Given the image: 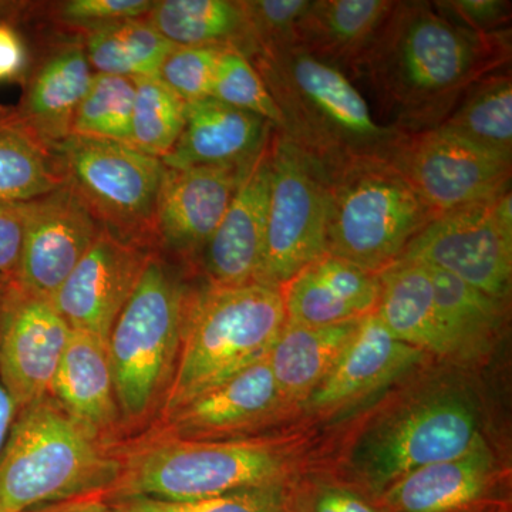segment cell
Listing matches in <instances>:
<instances>
[{
	"mask_svg": "<svg viewBox=\"0 0 512 512\" xmlns=\"http://www.w3.org/2000/svg\"><path fill=\"white\" fill-rule=\"evenodd\" d=\"M485 443L473 394L439 384L404 400L363 431L350 451L346 481L379 498L414 470L463 456Z\"/></svg>",
	"mask_w": 512,
	"mask_h": 512,
	"instance_id": "obj_5",
	"label": "cell"
},
{
	"mask_svg": "<svg viewBox=\"0 0 512 512\" xmlns=\"http://www.w3.org/2000/svg\"><path fill=\"white\" fill-rule=\"evenodd\" d=\"M110 503L116 505L120 512H140L133 510V508L127 507V505L119 503V501H110Z\"/></svg>",
	"mask_w": 512,
	"mask_h": 512,
	"instance_id": "obj_48",
	"label": "cell"
},
{
	"mask_svg": "<svg viewBox=\"0 0 512 512\" xmlns=\"http://www.w3.org/2000/svg\"><path fill=\"white\" fill-rule=\"evenodd\" d=\"M286 323L281 288L210 285L188 295L183 340L165 413L268 357Z\"/></svg>",
	"mask_w": 512,
	"mask_h": 512,
	"instance_id": "obj_4",
	"label": "cell"
},
{
	"mask_svg": "<svg viewBox=\"0 0 512 512\" xmlns=\"http://www.w3.org/2000/svg\"><path fill=\"white\" fill-rule=\"evenodd\" d=\"M284 407L265 357L198 394L168 417L177 439L197 440L251 429Z\"/></svg>",
	"mask_w": 512,
	"mask_h": 512,
	"instance_id": "obj_22",
	"label": "cell"
},
{
	"mask_svg": "<svg viewBox=\"0 0 512 512\" xmlns=\"http://www.w3.org/2000/svg\"><path fill=\"white\" fill-rule=\"evenodd\" d=\"M328 254L380 274L436 215L389 161L353 163L326 175Z\"/></svg>",
	"mask_w": 512,
	"mask_h": 512,
	"instance_id": "obj_8",
	"label": "cell"
},
{
	"mask_svg": "<svg viewBox=\"0 0 512 512\" xmlns=\"http://www.w3.org/2000/svg\"><path fill=\"white\" fill-rule=\"evenodd\" d=\"M386 512H485L510 505L487 441L407 474L379 497Z\"/></svg>",
	"mask_w": 512,
	"mask_h": 512,
	"instance_id": "obj_17",
	"label": "cell"
},
{
	"mask_svg": "<svg viewBox=\"0 0 512 512\" xmlns=\"http://www.w3.org/2000/svg\"><path fill=\"white\" fill-rule=\"evenodd\" d=\"M429 271L450 360L471 362L490 352L507 323L508 302L478 291L439 269Z\"/></svg>",
	"mask_w": 512,
	"mask_h": 512,
	"instance_id": "obj_28",
	"label": "cell"
},
{
	"mask_svg": "<svg viewBox=\"0 0 512 512\" xmlns=\"http://www.w3.org/2000/svg\"><path fill=\"white\" fill-rule=\"evenodd\" d=\"M360 319L332 326L285 323L268 363L285 406L305 403L348 348Z\"/></svg>",
	"mask_w": 512,
	"mask_h": 512,
	"instance_id": "obj_27",
	"label": "cell"
},
{
	"mask_svg": "<svg viewBox=\"0 0 512 512\" xmlns=\"http://www.w3.org/2000/svg\"><path fill=\"white\" fill-rule=\"evenodd\" d=\"M188 293L151 255L107 339L120 417L138 421L167 396L173 380Z\"/></svg>",
	"mask_w": 512,
	"mask_h": 512,
	"instance_id": "obj_7",
	"label": "cell"
},
{
	"mask_svg": "<svg viewBox=\"0 0 512 512\" xmlns=\"http://www.w3.org/2000/svg\"><path fill=\"white\" fill-rule=\"evenodd\" d=\"M62 184L49 148L15 121L0 120V201H32Z\"/></svg>",
	"mask_w": 512,
	"mask_h": 512,
	"instance_id": "obj_32",
	"label": "cell"
},
{
	"mask_svg": "<svg viewBox=\"0 0 512 512\" xmlns=\"http://www.w3.org/2000/svg\"><path fill=\"white\" fill-rule=\"evenodd\" d=\"M28 63L25 40L8 20H0V83L19 80L26 73Z\"/></svg>",
	"mask_w": 512,
	"mask_h": 512,
	"instance_id": "obj_43",
	"label": "cell"
},
{
	"mask_svg": "<svg viewBox=\"0 0 512 512\" xmlns=\"http://www.w3.org/2000/svg\"><path fill=\"white\" fill-rule=\"evenodd\" d=\"M33 512H120L116 505L106 503L100 497L80 498L67 503L50 505Z\"/></svg>",
	"mask_w": 512,
	"mask_h": 512,
	"instance_id": "obj_44",
	"label": "cell"
},
{
	"mask_svg": "<svg viewBox=\"0 0 512 512\" xmlns=\"http://www.w3.org/2000/svg\"><path fill=\"white\" fill-rule=\"evenodd\" d=\"M175 47L140 18L89 30L83 49L94 73L134 80L158 76Z\"/></svg>",
	"mask_w": 512,
	"mask_h": 512,
	"instance_id": "obj_30",
	"label": "cell"
},
{
	"mask_svg": "<svg viewBox=\"0 0 512 512\" xmlns=\"http://www.w3.org/2000/svg\"><path fill=\"white\" fill-rule=\"evenodd\" d=\"M380 296L376 315L387 329L412 346L450 360L429 268L416 262L397 261L379 274Z\"/></svg>",
	"mask_w": 512,
	"mask_h": 512,
	"instance_id": "obj_26",
	"label": "cell"
},
{
	"mask_svg": "<svg viewBox=\"0 0 512 512\" xmlns=\"http://www.w3.org/2000/svg\"><path fill=\"white\" fill-rule=\"evenodd\" d=\"M70 333L52 299L9 282L0 313V382L19 412L50 396Z\"/></svg>",
	"mask_w": 512,
	"mask_h": 512,
	"instance_id": "obj_13",
	"label": "cell"
},
{
	"mask_svg": "<svg viewBox=\"0 0 512 512\" xmlns=\"http://www.w3.org/2000/svg\"><path fill=\"white\" fill-rule=\"evenodd\" d=\"M23 239L25 202L0 201V279H15L22 255Z\"/></svg>",
	"mask_w": 512,
	"mask_h": 512,
	"instance_id": "obj_42",
	"label": "cell"
},
{
	"mask_svg": "<svg viewBox=\"0 0 512 512\" xmlns=\"http://www.w3.org/2000/svg\"><path fill=\"white\" fill-rule=\"evenodd\" d=\"M150 0H69L60 6V19L67 25L89 30L124 20L146 18L153 9Z\"/></svg>",
	"mask_w": 512,
	"mask_h": 512,
	"instance_id": "obj_40",
	"label": "cell"
},
{
	"mask_svg": "<svg viewBox=\"0 0 512 512\" xmlns=\"http://www.w3.org/2000/svg\"><path fill=\"white\" fill-rule=\"evenodd\" d=\"M212 99L238 110L256 114L279 130L282 119L261 74L247 56L234 47H225L212 86Z\"/></svg>",
	"mask_w": 512,
	"mask_h": 512,
	"instance_id": "obj_35",
	"label": "cell"
},
{
	"mask_svg": "<svg viewBox=\"0 0 512 512\" xmlns=\"http://www.w3.org/2000/svg\"><path fill=\"white\" fill-rule=\"evenodd\" d=\"M269 121L207 97L185 107L183 133L163 161L167 168L244 167L268 146Z\"/></svg>",
	"mask_w": 512,
	"mask_h": 512,
	"instance_id": "obj_20",
	"label": "cell"
},
{
	"mask_svg": "<svg viewBox=\"0 0 512 512\" xmlns=\"http://www.w3.org/2000/svg\"><path fill=\"white\" fill-rule=\"evenodd\" d=\"M134 96L133 79L94 73L74 116L72 134L131 144Z\"/></svg>",
	"mask_w": 512,
	"mask_h": 512,
	"instance_id": "obj_34",
	"label": "cell"
},
{
	"mask_svg": "<svg viewBox=\"0 0 512 512\" xmlns=\"http://www.w3.org/2000/svg\"><path fill=\"white\" fill-rule=\"evenodd\" d=\"M10 9H12L10 3L0 2V20H5V16L8 15Z\"/></svg>",
	"mask_w": 512,
	"mask_h": 512,
	"instance_id": "obj_47",
	"label": "cell"
},
{
	"mask_svg": "<svg viewBox=\"0 0 512 512\" xmlns=\"http://www.w3.org/2000/svg\"><path fill=\"white\" fill-rule=\"evenodd\" d=\"M225 46H177L161 66V82L185 103L211 97Z\"/></svg>",
	"mask_w": 512,
	"mask_h": 512,
	"instance_id": "obj_37",
	"label": "cell"
},
{
	"mask_svg": "<svg viewBox=\"0 0 512 512\" xmlns=\"http://www.w3.org/2000/svg\"><path fill=\"white\" fill-rule=\"evenodd\" d=\"M94 77L82 45L52 53L30 77L15 121L50 148L72 134L73 119Z\"/></svg>",
	"mask_w": 512,
	"mask_h": 512,
	"instance_id": "obj_23",
	"label": "cell"
},
{
	"mask_svg": "<svg viewBox=\"0 0 512 512\" xmlns=\"http://www.w3.org/2000/svg\"><path fill=\"white\" fill-rule=\"evenodd\" d=\"M251 164L244 167H165L154 220L156 242L174 254H201Z\"/></svg>",
	"mask_w": 512,
	"mask_h": 512,
	"instance_id": "obj_16",
	"label": "cell"
},
{
	"mask_svg": "<svg viewBox=\"0 0 512 512\" xmlns=\"http://www.w3.org/2000/svg\"><path fill=\"white\" fill-rule=\"evenodd\" d=\"M123 464L47 396L20 410L0 456V512H33L119 483Z\"/></svg>",
	"mask_w": 512,
	"mask_h": 512,
	"instance_id": "obj_3",
	"label": "cell"
},
{
	"mask_svg": "<svg viewBox=\"0 0 512 512\" xmlns=\"http://www.w3.org/2000/svg\"><path fill=\"white\" fill-rule=\"evenodd\" d=\"M284 488L242 491L191 503H168L150 498L111 501H119L140 512H285Z\"/></svg>",
	"mask_w": 512,
	"mask_h": 512,
	"instance_id": "obj_38",
	"label": "cell"
},
{
	"mask_svg": "<svg viewBox=\"0 0 512 512\" xmlns=\"http://www.w3.org/2000/svg\"><path fill=\"white\" fill-rule=\"evenodd\" d=\"M271 184L272 138L248 168L220 225L202 249L210 285L256 282L264 254Z\"/></svg>",
	"mask_w": 512,
	"mask_h": 512,
	"instance_id": "obj_18",
	"label": "cell"
},
{
	"mask_svg": "<svg viewBox=\"0 0 512 512\" xmlns=\"http://www.w3.org/2000/svg\"><path fill=\"white\" fill-rule=\"evenodd\" d=\"M426 353L406 345L375 312L360 319L348 348L303 406L330 413L359 402L416 366Z\"/></svg>",
	"mask_w": 512,
	"mask_h": 512,
	"instance_id": "obj_19",
	"label": "cell"
},
{
	"mask_svg": "<svg viewBox=\"0 0 512 512\" xmlns=\"http://www.w3.org/2000/svg\"><path fill=\"white\" fill-rule=\"evenodd\" d=\"M101 231L93 212L69 184L25 202V239L13 281L25 291L52 299Z\"/></svg>",
	"mask_w": 512,
	"mask_h": 512,
	"instance_id": "obj_14",
	"label": "cell"
},
{
	"mask_svg": "<svg viewBox=\"0 0 512 512\" xmlns=\"http://www.w3.org/2000/svg\"><path fill=\"white\" fill-rule=\"evenodd\" d=\"M286 322L301 326H332L365 318L376 311L379 274L325 254L305 266L282 286Z\"/></svg>",
	"mask_w": 512,
	"mask_h": 512,
	"instance_id": "obj_21",
	"label": "cell"
},
{
	"mask_svg": "<svg viewBox=\"0 0 512 512\" xmlns=\"http://www.w3.org/2000/svg\"><path fill=\"white\" fill-rule=\"evenodd\" d=\"M285 512H386L379 498L345 478L313 476L284 488Z\"/></svg>",
	"mask_w": 512,
	"mask_h": 512,
	"instance_id": "obj_36",
	"label": "cell"
},
{
	"mask_svg": "<svg viewBox=\"0 0 512 512\" xmlns=\"http://www.w3.org/2000/svg\"><path fill=\"white\" fill-rule=\"evenodd\" d=\"M146 19L175 46L234 47L248 59L256 52L242 2L163 0Z\"/></svg>",
	"mask_w": 512,
	"mask_h": 512,
	"instance_id": "obj_29",
	"label": "cell"
},
{
	"mask_svg": "<svg viewBox=\"0 0 512 512\" xmlns=\"http://www.w3.org/2000/svg\"><path fill=\"white\" fill-rule=\"evenodd\" d=\"M328 177L278 131L272 137V184L258 284L282 288L328 254Z\"/></svg>",
	"mask_w": 512,
	"mask_h": 512,
	"instance_id": "obj_10",
	"label": "cell"
},
{
	"mask_svg": "<svg viewBox=\"0 0 512 512\" xmlns=\"http://www.w3.org/2000/svg\"><path fill=\"white\" fill-rule=\"evenodd\" d=\"M10 281L0 279V313H2L3 299H5L6 288H8Z\"/></svg>",
	"mask_w": 512,
	"mask_h": 512,
	"instance_id": "obj_46",
	"label": "cell"
},
{
	"mask_svg": "<svg viewBox=\"0 0 512 512\" xmlns=\"http://www.w3.org/2000/svg\"><path fill=\"white\" fill-rule=\"evenodd\" d=\"M50 397L97 436L113 429L120 412L107 340L72 329Z\"/></svg>",
	"mask_w": 512,
	"mask_h": 512,
	"instance_id": "obj_25",
	"label": "cell"
},
{
	"mask_svg": "<svg viewBox=\"0 0 512 512\" xmlns=\"http://www.w3.org/2000/svg\"><path fill=\"white\" fill-rule=\"evenodd\" d=\"M399 261L439 269L495 299L510 301L511 188L491 200L434 218L407 245Z\"/></svg>",
	"mask_w": 512,
	"mask_h": 512,
	"instance_id": "obj_11",
	"label": "cell"
},
{
	"mask_svg": "<svg viewBox=\"0 0 512 512\" xmlns=\"http://www.w3.org/2000/svg\"><path fill=\"white\" fill-rule=\"evenodd\" d=\"M249 60L281 113L275 131L326 175L359 161L390 163L407 136L373 116L348 74L301 46L266 47Z\"/></svg>",
	"mask_w": 512,
	"mask_h": 512,
	"instance_id": "obj_2",
	"label": "cell"
},
{
	"mask_svg": "<svg viewBox=\"0 0 512 512\" xmlns=\"http://www.w3.org/2000/svg\"><path fill=\"white\" fill-rule=\"evenodd\" d=\"M390 164L436 217L511 188L512 160L439 126L407 134Z\"/></svg>",
	"mask_w": 512,
	"mask_h": 512,
	"instance_id": "obj_12",
	"label": "cell"
},
{
	"mask_svg": "<svg viewBox=\"0 0 512 512\" xmlns=\"http://www.w3.org/2000/svg\"><path fill=\"white\" fill-rule=\"evenodd\" d=\"M485 512H510V505H503V507L493 508V510Z\"/></svg>",
	"mask_w": 512,
	"mask_h": 512,
	"instance_id": "obj_49",
	"label": "cell"
},
{
	"mask_svg": "<svg viewBox=\"0 0 512 512\" xmlns=\"http://www.w3.org/2000/svg\"><path fill=\"white\" fill-rule=\"evenodd\" d=\"M510 30L478 35L433 2H396L350 79L363 80L386 126L406 134L441 126L468 90L510 60Z\"/></svg>",
	"mask_w": 512,
	"mask_h": 512,
	"instance_id": "obj_1",
	"label": "cell"
},
{
	"mask_svg": "<svg viewBox=\"0 0 512 512\" xmlns=\"http://www.w3.org/2000/svg\"><path fill=\"white\" fill-rule=\"evenodd\" d=\"M18 413V407L9 396L8 390L0 382V456L8 443L10 430H12Z\"/></svg>",
	"mask_w": 512,
	"mask_h": 512,
	"instance_id": "obj_45",
	"label": "cell"
},
{
	"mask_svg": "<svg viewBox=\"0 0 512 512\" xmlns=\"http://www.w3.org/2000/svg\"><path fill=\"white\" fill-rule=\"evenodd\" d=\"M396 5L392 0H313L292 45L348 74L375 43Z\"/></svg>",
	"mask_w": 512,
	"mask_h": 512,
	"instance_id": "obj_24",
	"label": "cell"
},
{
	"mask_svg": "<svg viewBox=\"0 0 512 512\" xmlns=\"http://www.w3.org/2000/svg\"><path fill=\"white\" fill-rule=\"evenodd\" d=\"M311 3L312 0H245L242 2L249 29L254 37L255 55L266 47L292 45L296 26L301 22Z\"/></svg>",
	"mask_w": 512,
	"mask_h": 512,
	"instance_id": "obj_39",
	"label": "cell"
},
{
	"mask_svg": "<svg viewBox=\"0 0 512 512\" xmlns=\"http://www.w3.org/2000/svg\"><path fill=\"white\" fill-rule=\"evenodd\" d=\"M134 84L131 146L161 160L183 133L187 103L158 76L134 79Z\"/></svg>",
	"mask_w": 512,
	"mask_h": 512,
	"instance_id": "obj_33",
	"label": "cell"
},
{
	"mask_svg": "<svg viewBox=\"0 0 512 512\" xmlns=\"http://www.w3.org/2000/svg\"><path fill=\"white\" fill-rule=\"evenodd\" d=\"M441 15L478 35L507 32L511 3L505 0H444L433 2Z\"/></svg>",
	"mask_w": 512,
	"mask_h": 512,
	"instance_id": "obj_41",
	"label": "cell"
},
{
	"mask_svg": "<svg viewBox=\"0 0 512 512\" xmlns=\"http://www.w3.org/2000/svg\"><path fill=\"white\" fill-rule=\"evenodd\" d=\"M151 252L101 231L92 248L52 298L73 330L107 340L133 295Z\"/></svg>",
	"mask_w": 512,
	"mask_h": 512,
	"instance_id": "obj_15",
	"label": "cell"
},
{
	"mask_svg": "<svg viewBox=\"0 0 512 512\" xmlns=\"http://www.w3.org/2000/svg\"><path fill=\"white\" fill-rule=\"evenodd\" d=\"M291 474L288 457L271 444L168 439L137 451L123 466L110 495L111 500L191 503L282 488L291 481Z\"/></svg>",
	"mask_w": 512,
	"mask_h": 512,
	"instance_id": "obj_6",
	"label": "cell"
},
{
	"mask_svg": "<svg viewBox=\"0 0 512 512\" xmlns=\"http://www.w3.org/2000/svg\"><path fill=\"white\" fill-rule=\"evenodd\" d=\"M441 126L470 143L512 160V80L491 73L474 84Z\"/></svg>",
	"mask_w": 512,
	"mask_h": 512,
	"instance_id": "obj_31",
	"label": "cell"
},
{
	"mask_svg": "<svg viewBox=\"0 0 512 512\" xmlns=\"http://www.w3.org/2000/svg\"><path fill=\"white\" fill-rule=\"evenodd\" d=\"M49 151L63 183L83 198L104 231L143 248L156 242L154 220L165 171L160 158L131 144L79 134Z\"/></svg>",
	"mask_w": 512,
	"mask_h": 512,
	"instance_id": "obj_9",
	"label": "cell"
}]
</instances>
